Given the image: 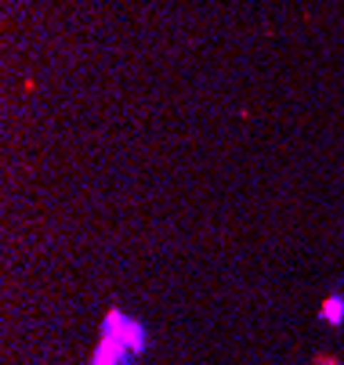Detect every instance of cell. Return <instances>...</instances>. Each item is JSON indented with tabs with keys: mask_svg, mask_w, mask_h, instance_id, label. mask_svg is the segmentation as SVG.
I'll return each instance as SVG.
<instances>
[{
	"mask_svg": "<svg viewBox=\"0 0 344 365\" xmlns=\"http://www.w3.org/2000/svg\"><path fill=\"white\" fill-rule=\"evenodd\" d=\"M319 319H323L326 326H333V329H340V326H344V293H340V289H333V293L323 300Z\"/></svg>",
	"mask_w": 344,
	"mask_h": 365,
	"instance_id": "2",
	"label": "cell"
},
{
	"mask_svg": "<svg viewBox=\"0 0 344 365\" xmlns=\"http://www.w3.org/2000/svg\"><path fill=\"white\" fill-rule=\"evenodd\" d=\"M153 351V333L141 319L113 307L102 319V340H98L91 365H138Z\"/></svg>",
	"mask_w": 344,
	"mask_h": 365,
	"instance_id": "1",
	"label": "cell"
}]
</instances>
